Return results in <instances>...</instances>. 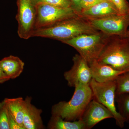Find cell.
I'll return each mask as SVG.
<instances>
[{"instance_id":"1","label":"cell","mask_w":129,"mask_h":129,"mask_svg":"<svg viewBox=\"0 0 129 129\" xmlns=\"http://www.w3.org/2000/svg\"><path fill=\"white\" fill-rule=\"evenodd\" d=\"M87 19L77 15L53 25L35 29L32 37H39L62 42L83 34L99 32Z\"/></svg>"},{"instance_id":"2","label":"cell","mask_w":129,"mask_h":129,"mask_svg":"<svg viewBox=\"0 0 129 129\" xmlns=\"http://www.w3.org/2000/svg\"><path fill=\"white\" fill-rule=\"evenodd\" d=\"M74 94L69 101L59 102L52 107L51 114L64 120L80 119L90 101L93 99L89 85L79 84L74 87Z\"/></svg>"},{"instance_id":"3","label":"cell","mask_w":129,"mask_h":129,"mask_svg":"<svg viewBox=\"0 0 129 129\" xmlns=\"http://www.w3.org/2000/svg\"><path fill=\"white\" fill-rule=\"evenodd\" d=\"M97 61L119 71H128V38L120 36H109Z\"/></svg>"},{"instance_id":"4","label":"cell","mask_w":129,"mask_h":129,"mask_svg":"<svg viewBox=\"0 0 129 129\" xmlns=\"http://www.w3.org/2000/svg\"><path fill=\"white\" fill-rule=\"evenodd\" d=\"M109 36L99 31L95 34L80 35L62 42L75 48L89 64L99 57Z\"/></svg>"},{"instance_id":"5","label":"cell","mask_w":129,"mask_h":129,"mask_svg":"<svg viewBox=\"0 0 129 129\" xmlns=\"http://www.w3.org/2000/svg\"><path fill=\"white\" fill-rule=\"evenodd\" d=\"M93 99L104 105L112 113L116 124L120 128L124 127V119L118 112L115 105V80L100 83L92 79L90 84Z\"/></svg>"},{"instance_id":"6","label":"cell","mask_w":129,"mask_h":129,"mask_svg":"<svg viewBox=\"0 0 129 129\" xmlns=\"http://www.w3.org/2000/svg\"><path fill=\"white\" fill-rule=\"evenodd\" d=\"M36 8L35 30L49 27L78 15L73 8H61L41 2L36 3Z\"/></svg>"},{"instance_id":"7","label":"cell","mask_w":129,"mask_h":129,"mask_svg":"<svg viewBox=\"0 0 129 129\" xmlns=\"http://www.w3.org/2000/svg\"><path fill=\"white\" fill-rule=\"evenodd\" d=\"M17 13L16 19L18 23V34L23 39L32 37L35 30L36 18V4L32 0H17Z\"/></svg>"},{"instance_id":"8","label":"cell","mask_w":129,"mask_h":129,"mask_svg":"<svg viewBox=\"0 0 129 129\" xmlns=\"http://www.w3.org/2000/svg\"><path fill=\"white\" fill-rule=\"evenodd\" d=\"M97 30L109 36L127 37L129 13L114 14L99 19H87Z\"/></svg>"},{"instance_id":"9","label":"cell","mask_w":129,"mask_h":129,"mask_svg":"<svg viewBox=\"0 0 129 129\" xmlns=\"http://www.w3.org/2000/svg\"><path fill=\"white\" fill-rule=\"evenodd\" d=\"M73 61V64L71 68L64 73L68 85L74 88L79 84L90 85L92 78L89 63L79 54L74 56Z\"/></svg>"},{"instance_id":"10","label":"cell","mask_w":129,"mask_h":129,"mask_svg":"<svg viewBox=\"0 0 129 129\" xmlns=\"http://www.w3.org/2000/svg\"><path fill=\"white\" fill-rule=\"evenodd\" d=\"M111 118H114V116L111 111L93 99L88 104L80 119L84 122L86 129H91L102 120Z\"/></svg>"},{"instance_id":"11","label":"cell","mask_w":129,"mask_h":129,"mask_svg":"<svg viewBox=\"0 0 129 129\" xmlns=\"http://www.w3.org/2000/svg\"><path fill=\"white\" fill-rule=\"evenodd\" d=\"M77 14L85 19H96L120 13L112 2L106 0L91 7L81 9Z\"/></svg>"},{"instance_id":"12","label":"cell","mask_w":129,"mask_h":129,"mask_svg":"<svg viewBox=\"0 0 129 129\" xmlns=\"http://www.w3.org/2000/svg\"><path fill=\"white\" fill-rule=\"evenodd\" d=\"M31 97L24 99L23 127L25 129H43L45 128L41 117L42 110L37 108L32 103Z\"/></svg>"},{"instance_id":"13","label":"cell","mask_w":129,"mask_h":129,"mask_svg":"<svg viewBox=\"0 0 129 129\" xmlns=\"http://www.w3.org/2000/svg\"><path fill=\"white\" fill-rule=\"evenodd\" d=\"M89 65L91 70L92 78L98 83L115 80L119 75L126 72L117 70L108 64L98 62L97 60Z\"/></svg>"},{"instance_id":"14","label":"cell","mask_w":129,"mask_h":129,"mask_svg":"<svg viewBox=\"0 0 129 129\" xmlns=\"http://www.w3.org/2000/svg\"><path fill=\"white\" fill-rule=\"evenodd\" d=\"M0 64L3 71L9 79L18 78L23 72L24 62L19 58L9 56L0 60Z\"/></svg>"},{"instance_id":"15","label":"cell","mask_w":129,"mask_h":129,"mask_svg":"<svg viewBox=\"0 0 129 129\" xmlns=\"http://www.w3.org/2000/svg\"><path fill=\"white\" fill-rule=\"evenodd\" d=\"M5 105L9 113L17 122L24 129L23 117L24 113V99L22 97L6 98L4 99Z\"/></svg>"},{"instance_id":"16","label":"cell","mask_w":129,"mask_h":129,"mask_svg":"<svg viewBox=\"0 0 129 129\" xmlns=\"http://www.w3.org/2000/svg\"><path fill=\"white\" fill-rule=\"evenodd\" d=\"M47 128L49 129H86L85 125L81 119L67 121L60 117L52 115L48 122Z\"/></svg>"},{"instance_id":"17","label":"cell","mask_w":129,"mask_h":129,"mask_svg":"<svg viewBox=\"0 0 129 129\" xmlns=\"http://www.w3.org/2000/svg\"><path fill=\"white\" fill-rule=\"evenodd\" d=\"M115 101L117 104L118 112L125 123H129V94H115Z\"/></svg>"},{"instance_id":"18","label":"cell","mask_w":129,"mask_h":129,"mask_svg":"<svg viewBox=\"0 0 129 129\" xmlns=\"http://www.w3.org/2000/svg\"><path fill=\"white\" fill-rule=\"evenodd\" d=\"M115 94H129V70L117 77Z\"/></svg>"},{"instance_id":"19","label":"cell","mask_w":129,"mask_h":129,"mask_svg":"<svg viewBox=\"0 0 129 129\" xmlns=\"http://www.w3.org/2000/svg\"><path fill=\"white\" fill-rule=\"evenodd\" d=\"M0 129H10L8 110L4 100L0 102Z\"/></svg>"},{"instance_id":"20","label":"cell","mask_w":129,"mask_h":129,"mask_svg":"<svg viewBox=\"0 0 129 129\" xmlns=\"http://www.w3.org/2000/svg\"><path fill=\"white\" fill-rule=\"evenodd\" d=\"M39 2L46 3L53 6L61 8H73L74 9L71 0H41Z\"/></svg>"},{"instance_id":"21","label":"cell","mask_w":129,"mask_h":129,"mask_svg":"<svg viewBox=\"0 0 129 129\" xmlns=\"http://www.w3.org/2000/svg\"><path fill=\"white\" fill-rule=\"evenodd\" d=\"M115 5L120 14L129 13V3L127 0H110Z\"/></svg>"},{"instance_id":"22","label":"cell","mask_w":129,"mask_h":129,"mask_svg":"<svg viewBox=\"0 0 129 129\" xmlns=\"http://www.w3.org/2000/svg\"><path fill=\"white\" fill-rule=\"evenodd\" d=\"M106 0H80L81 9L88 8Z\"/></svg>"},{"instance_id":"23","label":"cell","mask_w":129,"mask_h":129,"mask_svg":"<svg viewBox=\"0 0 129 129\" xmlns=\"http://www.w3.org/2000/svg\"><path fill=\"white\" fill-rule=\"evenodd\" d=\"M7 110L9 128L10 129H24L15 120V119L12 116L8 109Z\"/></svg>"},{"instance_id":"24","label":"cell","mask_w":129,"mask_h":129,"mask_svg":"<svg viewBox=\"0 0 129 129\" xmlns=\"http://www.w3.org/2000/svg\"><path fill=\"white\" fill-rule=\"evenodd\" d=\"M10 79L3 71L0 64V84L5 83Z\"/></svg>"},{"instance_id":"25","label":"cell","mask_w":129,"mask_h":129,"mask_svg":"<svg viewBox=\"0 0 129 129\" xmlns=\"http://www.w3.org/2000/svg\"><path fill=\"white\" fill-rule=\"evenodd\" d=\"M73 5L74 8L77 12L79 11L81 9L80 5V0H71Z\"/></svg>"},{"instance_id":"26","label":"cell","mask_w":129,"mask_h":129,"mask_svg":"<svg viewBox=\"0 0 129 129\" xmlns=\"http://www.w3.org/2000/svg\"><path fill=\"white\" fill-rule=\"evenodd\" d=\"M41 1V0H32V1L35 4H36L37 3L40 2Z\"/></svg>"},{"instance_id":"27","label":"cell","mask_w":129,"mask_h":129,"mask_svg":"<svg viewBox=\"0 0 129 129\" xmlns=\"http://www.w3.org/2000/svg\"><path fill=\"white\" fill-rule=\"evenodd\" d=\"M127 37L129 39V28L128 29V32H127Z\"/></svg>"}]
</instances>
